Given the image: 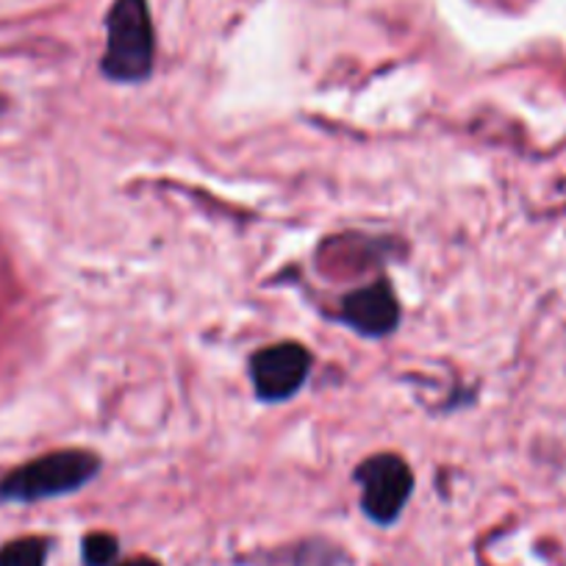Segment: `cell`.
<instances>
[{
    "label": "cell",
    "mask_w": 566,
    "mask_h": 566,
    "mask_svg": "<svg viewBox=\"0 0 566 566\" xmlns=\"http://www.w3.org/2000/svg\"><path fill=\"white\" fill-rule=\"evenodd\" d=\"M156 40L145 0H117L108 12L103 70L114 81H142L154 70Z\"/></svg>",
    "instance_id": "cell-1"
},
{
    "label": "cell",
    "mask_w": 566,
    "mask_h": 566,
    "mask_svg": "<svg viewBox=\"0 0 566 566\" xmlns=\"http://www.w3.org/2000/svg\"><path fill=\"white\" fill-rule=\"evenodd\" d=\"M101 472V459L86 450H62V453L42 455L31 464L20 467L0 486V497L14 503H34V500L59 497L81 489Z\"/></svg>",
    "instance_id": "cell-2"
},
{
    "label": "cell",
    "mask_w": 566,
    "mask_h": 566,
    "mask_svg": "<svg viewBox=\"0 0 566 566\" xmlns=\"http://www.w3.org/2000/svg\"><path fill=\"white\" fill-rule=\"evenodd\" d=\"M364 511L380 525H389L400 516L413 489L411 470L397 455H375L358 467Z\"/></svg>",
    "instance_id": "cell-3"
},
{
    "label": "cell",
    "mask_w": 566,
    "mask_h": 566,
    "mask_svg": "<svg viewBox=\"0 0 566 566\" xmlns=\"http://www.w3.org/2000/svg\"><path fill=\"white\" fill-rule=\"evenodd\" d=\"M308 369H312V353L290 342L255 353L250 361V378L261 400L277 402L292 397L306 384Z\"/></svg>",
    "instance_id": "cell-4"
},
{
    "label": "cell",
    "mask_w": 566,
    "mask_h": 566,
    "mask_svg": "<svg viewBox=\"0 0 566 566\" xmlns=\"http://www.w3.org/2000/svg\"><path fill=\"white\" fill-rule=\"evenodd\" d=\"M345 323H350L358 334L367 336H386L395 331L397 319H400V308H397L395 295L386 283H375L361 292H353L342 308Z\"/></svg>",
    "instance_id": "cell-5"
},
{
    "label": "cell",
    "mask_w": 566,
    "mask_h": 566,
    "mask_svg": "<svg viewBox=\"0 0 566 566\" xmlns=\"http://www.w3.org/2000/svg\"><path fill=\"white\" fill-rule=\"evenodd\" d=\"M48 542L45 538H18L0 549V566H45Z\"/></svg>",
    "instance_id": "cell-6"
},
{
    "label": "cell",
    "mask_w": 566,
    "mask_h": 566,
    "mask_svg": "<svg viewBox=\"0 0 566 566\" xmlns=\"http://www.w3.org/2000/svg\"><path fill=\"white\" fill-rule=\"evenodd\" d=\"M117 558V538L108 533H92L84 542V564L86 566H108Z\"/></svg>",
    "instance_id": "cell-7"
},
{
    "label": "cell",
    "mask_w": 566,
    "mask_h": 566,
    "mask_svg": "<svg viewBox=\"0 0 566 566\" xmlns=\"http://www.w3.org/2000/svg\"><path fill=\"white\" fill-rule=\"evenodd\" d=\"M119 566H161V564L154 558H134V560H125V564H119Z\"/></svg>",
    "instance_id": "cell-8"
}]
</instances>
